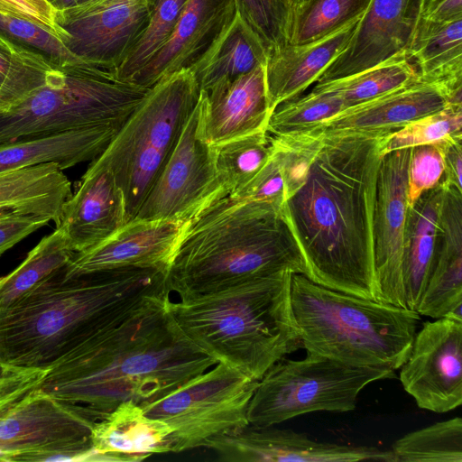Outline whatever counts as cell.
Listing matches in <instances>:
<instances>
[{
	"label": "cell",
	"mask_w": 462,
	"mask_h": 462,
	"mask_svg": "<svg viewBox=\"0 0 462 462\" xmlns=\"http://www.w3.org/2000/svg\"><path fill=\"white\" fill-rule=\"evenodd\" d=\"M313 135L318 142L307 174L282 206L305 276L327 288L380 301L374 216L387 134Z\"/></svg>",
	"instance_id": "1"
},
{
	"label": "cell",
	"mask_w": 462,
	"mask_h": 462,
	"mask_svg": "<svg viewBox=\"0 0 462 462\" xmlns=\"http://www.w3.org/2000/svg\"><path fill=\"white\" fill-rule=\"evenodd\" d=\"M170 296L108 325L51 365L40 388L97 420L120 403L157 401L217 362L182 331Z\"/></svg>",
	"instance_id": "2"
},
{
	"label": "cell",
	"mask_w": 462,
	"mask_h": 462,
	"mask_svg": "<svg viewBox=\"0 0 462 462\" xmlns=\"http://www.w3.org/2000/svg\"><path fill=\"white\" fill-rule=\"evenodd\" d=\"M171 293L168 273L153 268L72 278L60 273L0 309V361L49 368L104 328Z\"/></svg>",
	"instance_id": "3"
},
{
	"label": "cell",
	"mask_w": 462,
	"mask_h": 462,
	"mask_svg": "<svg viewBox=\"0 0 462 462\" xmlns=\"http://www.w3.org/2000/svg\"><path fill=\"white\" fill-rule=\"evenodd\" d=\"M282 206L226 196L187 222L168 272L171 291L185 300L283 270L305 275Z\"/></svg>",
	"instance_id": "4"
},
{
	"label": "cell",
	"mask_w": 462,
	"mask_h": 462,
	"mask_svg": "<svg viewBox=\"0 0 462 462\" xmlns=\"http://www.w3.org/2000/svg\"><path fill=\"white\" fill-rule=\"evenodd\" d=\"M292 273L257 277L209 293L170 301L186 336L202 351L259 381L301 346L291 301Z\"/></svg>",
	"instance_id": "5"
},
{
	"label": "cell",
	"mask_w": 462,
	"mask_h": 462,
	"mask_svg": "<svg viewBox=\"0 0 462 462\" xmlns=\"http://www.w3.org/2000/svg\"><path fill=\"white\" fill-rule=\"evenodd\" d=\"M291 301L301 346L357 367L397 370L407 360L420 315L344 293L292 273Z\"/></svg>",
	"instance_id": "6"
},
{
	"label": "cell",
	"mask_w": 462,
	"mask_h": 462,
	"mask_svg": "<svg viewBox=\"0 0 462 462\" xmlns=\"http://www.w3.org/2000/svg\"><path fill=\"white\" fill-rule=\"evenodd\" d=\"M149 90L83 60L66 64L16 106L0 112V145L86 127H121Z\"/></svg>",
	"instance_id": "7"
},
{
	"label": "cell",
	"mask_w": 462,
	"mask_h": 462,
	"mask_svg": "<svg viewBox=\"0 0 462 462\" xmlns=\"http://www.w3.org/2000/svg\"><path fill=\"white\" fill-rule=\"evenodd\" d=\"M200 90L189 69L152 87L105 151L92 162L108 169L123 191L126 221L134 219L196 107Z\"/></svg>",
	"instance_id": "8"
},
{
	"label": "cell",
	"mask_w": 462,
	"mask_h": 462,
	"mask_svg": "<svg viewBox=\"0 0 462 462\" xmlns=\"http://www.w3.org/2000/svg\"><path fill=\"white\" fill-rule=\"evenodd\" d=\"M393 375L391 369L351 366L310 352L300 360L282 359L258 381L248 422L268 427L314 411H350L366 385Z\"/></svg>",
	"instance_id": "9"
},
{
	"label": "cell",
	"mask_w": 462,
	"mask_h": 462,
	"mask_svg": "<svg viewBox=\"0 0 462 462\" xmlns=\"http://www.w3.org/2000/svg\"><path fill=\"white\" fill-rule=\"evenodd\" d=\"M258 384L238 370L217 363L168 395L140 404L144 414L173 429L171 452L207 445L249 425L247 411Z\"/></svg>",
	"instance_id": "10"
},
{
	"label": "cell",
	"mask_w": 462,
	"mask_h": 462,
	"mask_svg": "<svg viewBox=\"0 0 462 462\" xmlns=\"http://www.w3.org/2000/svg\"><path fill=\"white\" fill-rule=\"evenodd\" d=\"M96 415L37 387L0 413V460L69 452L79 461H100L91 442Z\"/></svg>",
	"instance_id": "11"
},
{
	"label": "cell",
	"mask_w": 462,
	"mask_h": 462,
	"mask_svg": "<svg viewBox=\"0 0 462 462\" xmlns=\"http://www.w3.org/2000/svg\"><path fill=\"white\" fill-rule=\"evenodd\" d=\"M199 117V99L134 218L189 222L228 196L217 171L213 147L198 134Z\"/></svg>",
	"instance_id": "12"
},
{
	"label": "cell",
	"mask_w": 462,
	"mask_h": 462,
	"mask_svg": "<svg viewBox=\"0 0 462 462\" xmlns=\"http://www.w3.org/2000/svg\"><path fill=\"white\" fill-rule=\"evenodd\" d=\"M151 0H101L59 12L65 47L76 58L116 73L147 26Z\"/></svg>",
	"instance_id": "13"
},
{
	"label": "cell",
	"mask_w": 462,
	"mask_h": 462,
	"mask_svg": "<svg viewBox=\"0 0 462 462\" xmlns=\"http://www.w3.org/2000/svg\"><path fill=\"white\" fill-rule=\"evenodd\" d=\"M403 389L423 410L450 411L462 403V319L426 321L399 368Z\"/></svg>",
	"instance_id": "14"
},
{
	"label": "cell",
	"mask_w": 462,
	"mask_h": 462,
	"mask_svg": "<svg viewBox=\"0 0 462 462\" xmlns=\"http://www.w3.org/2000/svg\"><path fill=\"white\" fill-rule=\"evenodd\" d=\"M411 148L382 156L374 216V260L380 301L406 308L403 258Z\"/></svg>",
	"instance_id": "15"
},
{
	"label": "cell",
	"mask_w": 462,
	"mask_h": 462,
	"mask_svg": "<svg viewBox=\"0 0 462 462\" xmlns=\"http://www.w3.org/2000/svg\"><path fill=\"white\" fill-rule=\"evenodd\" d=\"M225 462H396L390 450L319 442L291 430L248 425L207 447Z\"/></svg>",
	"instance_id": "16"
},
{
	"label": "cell",
	"mask_w": 462,
	"mask_h": 462,
	"mask_svg": "<svg viewBox=\"0 0 462 462\" xmlns=\"http://www.w3.org/2000/svg\"><path fill=\"white\" fill-rule=\"evenodd\" d=\"M187 222L134 218L97 245L75 253L62 272L72 278L117 268L169 272Z\"/></svg>",
	"instance_id": "17"
},
{
	"label": "cell",
	"mask_w": 462,
	"mask_h": 462,
	"mask_svg": "<svg viewBox=\"0 0 462 462\" xmlns=\"http://www.w3.org/2000/svg\"><path fill=\"white\" fill-rule=\"evenodd\" d=\"M422 0H371L345 50L317 83L348 77L406 51Z\"/></svg>",
	"instance_id": "18"
},
{
	"label": "cell",
	"mask_w": 462,
	"mask_h": 462,
	"mask_svg": "<svg viewBox=\"0 0 462 462\" xmlns=\"http://www.w3.org/2000/svg\"><path fill=\"white\" fill-rule=\"evenodd\" d=\"M198 134L208 145L267 131L269 106L265 66L200 91Z\"/></svg>",
	"instance_id": "19"
},
{
	"label": "cell",
	"mask_w": 462,
	"mask_h": 462,
	"mask_svg": "<svg viewBox=\"0 0 462 462\" xmlns=\"http://www.w3.org/2000/svg\"><path fill=\"white\" fill-rule=\"evenodd\" d=\"M450 103L439 87L420 79L363 103L300 132L311 134H390Z\"/></svg>",
	"instance_id": "20"
},
{
	"label": "cell",
	"mask_w": 462,
	"mask_h": 462,
	"mask_svg": "<svg viewBox=\"0 0 462 462\" xmlns=\"http://www.w3.org/2000/svg\"><path fill=\"white\" fill-rule=\"evenodd\" d=\"M236 13L234 0H187L167 42L131 82L151 88L163 78L190 69Z\"/></svg>",
	"instance_id": "21"
},
{
	"label": "cell",
	"mask_w": 462,
	"mask_h": 462,
	"mask_svg": "<svg viewBox=\"0 0 462 462\" xmlns=\"http://www.w3.org/2000/svg\"><path fill=\"white\" fill-rule=\"evenodd\" d=\"M126 222L124 194L113 173L91 161L78 189L64 203L57 225L64 227L70 247L79 253L102 242Z\"/></svg>",
	"instance_id": "22"
},
{
	"label": "cell",
	"mask_w": 462,
	"mask_h": 462,
	"mask_svg": "<svg viewBox=\"0 0 462 462\" xmlns=\"http://www.w3.org/2000/svg\"><path fill=\"white\" fill-rule=\"evenodd\" d=\"M361 17L319 40L288 43L268 55L265 79L272 113L280 104L300 97L317 82L345 50Z\"/></svg>",
	"instance_id": "23"
},
{
	"label": "cell",
	"mask_w": 462,
	"mask_h": 462,
	"mask_svg": "<svg viewBox=\"0 0 462 462\" xmlns=\"http://www.w3.org/2000/svg\"><path fill=\"white\" fill-rule=\"evenodd\" d=\"M416 311L462 319V205L457 201L441 208L433 266Z\"/></svg>",
	"instance_id": "24"
},
{
	"label": "cell",
	"mask_w": 462,
	"mask_h": 462,
	"mask_svg": "<svg viewBox=\"0 0 462 462\" xmlns=\"http://www.w3.org/2000/svg\"><path fill=\"white\" fill-rule=\"evenodd\" d=\"M172 432L167 423L146 416L139 404L127 401L95 422L91 442L102 461H140L171 452Z\"/></svg>",
	"instance_id": "25"
},
{
	"label": "cell",
	"mask_w": 462,
	"mask_h": 462,
	"mask_svg": "<svg viewBox=\"0 0 462 462\" xmlns=\"http://www.w3.org/2000/svg\"><path fill=\"white\" fill-rule=\"evenodd\" d=\"M120 127L103 125L69 130L0 145V172L56 163L63 171L100 155Z\"/></svg>",
	"instance_id": "26"
},
{
	"label": "cell",
	"mask_w": 462,
	"mask_h": 462,
	"mask_svg": "<svg viewBox=\"0 0 462 462\" xmlns=\"http://www.w3.org/2000/svg\"><path fill=\"white\" fill-rule=\"evenodd\" d=\"M420 80L462 104V19L437 23L420 17L406 49Z\"/></svg>",
	"instance_id": "27"
},
{
	"label": "cell",
	"mask_w": 462,
	"mask_h": 462,
	"mask_svg": "<svg viewBox=\"0 0 462 462\" xmlns=\"http://www.w3.org/2000/svg\"><path fill=\"white\" fill-rule=\"evenodd\" d=\"M71 194V183L56 163L0 172V210L46 217L57 225Z\"/></svg>",
	"instance_id": "28"
},
{
	"label": "cell",
	"mask_w": 462,
	"mask_h": 462,
	"mask_svg": "<svg viewBox=\"0 0 462 462\" xmlns=\"http://www.w3.org/2000/svg\"><path fill=\"white\" fill-rule=\"evenodd\" d=\"M444 186L424 191L408 208L403 258V286L406 308L415 310L433 266L439 216Z\"/></svg>",
	"instance_id": "29"
},
{
	"label": "cell",
	"mask_w": 462,
	"mask_h": 462,
	"mask_svg": "<svg viewBox=\"0 0 462 462\" xmlns=\"http://www.w3.org/2000/svg\"><path fill=\"white\" fill-rule=\"evenodd\" d=\"M267 53L236 12L214 42L189 69L200 91L233 80L266 64Z\"/></svg>",
	"instance_id": "30"
},
{
	"label": "cell",
	"mask_w": 462,
	"mask_h": 462,
	"mask_svg": "<svg viewBox=\"0 0 462 462\" xmlns=\"http://www.w3.org/2000/svg\"><path fill=\"white\" fill-rule=\"evenodd\" d=\"M74 254L64 227L57 225L14 270L0 277V309L62 273Z\"/></svg>",
	"instance_id": "31"
},
{
	"label": "cell",
	"mask_w": 462,
	"mask_h": 462,
	"mask_svg": "<svg viewBox=\"0 0 462 462\" xmlns=\"http://www.w3.org/2000/svg\"><path fill=\"white\" fill-rule=\"evenodd\" d=\"M419 79L416 67L402 51L356 74L317 83L313 89L338 95L346 108Z\"/></svg>",
	"instance_id": "32"
},
{
	"label": "cell",
	"mask_w": 462,
	"mask_h": 462,
	"mask_svg": "<svg viewBox=\"0 0 462 462\" xmlns=\"http://www.w3.org/2000/svg\"><path fill=\"white\" fill-rule=\"evenodd\" d=\"M57 68L0 35V112L9 111L43 86Z\"/></svg>",
	"instance_id": "33"
},
{
	"label": "cell",
	"mask_w": 462,
	"mask_h": 462,
	"mask_svg": "<svg viewBox=\"0 0 462 462\" xmlns=\"http://www.w3.org/2000/svg\"><path fill=\"white\" fill-rule=\"evenodd\" d=\"M212 147L218 177L227 195H231L245 186L269 161L274 151V138L267 131H261Z\"/></svg>",
	"instance_id": "34"
},
{
	"label": "cell",
	"mask_w": 462,
	"mask_h": 462,
	"mask_svg": "<svg viewBox=\"0 0 462 462\" xmlns=\"http://www.w3.org/2000/svg\"><path fill=\"white\" fill-rule=\"evenodd\" d=\"M391 451L396 462H462V420L456 417L407 433Z\"/></svg>",
	"instance_id": "35"
},
{
	"label": "cell",
	"mask_w": 462,
	"mask_h": 462,
	"mask_svg": "<svg viewBox=\"0 0 462 462\" xmlns=\"http://www.w3.org/2000/svg\"><path fill=\"white\" fill-rule=\"evenodd\" d=\"M371 0H308L295 11L290 43L319 40L361 17Z\"/></svg>",
	"instance_id": "36"
},
{
	"label": "cell",
	"mask_w": 462,
	"mask_h": 462,
	"mask_svg": "<svg viewBox=\"0 0 462 462\" xmlns=\"http://www.w3.org/2000/svg\"><path fill=\"white\" fill-rule=\"evenodd\" d=\"M236 12L263 46L267 57L291 42L294 0H234Z\"/></svg>",
	"instance_id": "37"
},
{
	"label": "cell",
	"mask_w": 462,
	"mask_h": 462,
	"mask_svg": "<svg viewBox=\"0 0 462 462\" xmlns=\"http://www.w3.org/2000/svg\"><path fill=\"white\" fill-rule=\"evenodd\" d=\"M346 108L332 92L313 89L307 95L280 104L271 114L267 132L284 135L306 131Z\"/></svg>",
	"instance_id": "38"
},
{
	"label": "cell",
	"mask_w": 462,
	"mask_h": 462,
	"mask_svg": "<svg viewBox=\"0 0 462 462\" xmlns=\"http://www.w3.org/2000/svg\"><path fill=\"white\" fill-rule=\"evenodd\" d=\"M187 0H151L148 23L116 70L129 82L162 47L172 33Z\"/></svg>",
	"instance_id": "39"
},
{
	"label": "cell",
	"mask_w": 462,
	"mask_h": 462,
	"mask_svg": "<svg viewBox=\"0 0 462 462\" xmlns=\"http://www.w3.org/2000/svg\"><path fill=\"white\" fill-rule=\"evenodd\" d=\"M462 135V104H449L445 108L416 119L384 138L382 154L418 145L443 142Z\"/></svg>",
	"instance_id": "40"
},
{
	"label": "cell",
	"mask_w": 462,
	"mask_h": 462,
	"mask_svg": "<svg viewBox=\"0 0 462 462\" xmlns=\"http://www.w3.org/2000/svg\"><path fill=\"white\" fill-rule=\"evenodd\" d=\"M0 35L41 54L56 67L81 60L71 54L57 36L46 29L0 11Z\"/></svg>",
	"instance_id": "41"
},
{
	"label": "cell",
	"mask_w": 462,
	"mask_h": 462,
	"mask_svg": "<svg viewBox=\"0 0 462 462\" xmlns=\"http://www.w3.org/2000/svg\"><path fill=\"white\" fill-rule=\"evenodd\" d=\"M443 173L442 142L411 147L408 171V208H411L424 191L437 186Z\"/></svg>",
	"instance_id": "42"
},
{
	"label": "cell",
	"mask_w": 462,
	"mask_h": 462,
	"mask_svg": "<svg viewBox=\"0 0 462 462\" xmlns=\"http://www.w3.org/2000/svg\"><path fill=\"white\" fill-rule=\"evenodd\" d=\"M228 196L283 205L285 201L284 173L275 141L273 153L265 165L245 186Z\"/></svg>",
	"instance_id": "43"
},
{
	"label": "cell",
	"mask_w": 462,
	"mask_h": 462,
	"mask_svg": "<svg viewBox=\"0 0 462 462\" xmlns=\"http://www.w3.org/2000/svg\"><path fill=\"white\" fill-rule=\"evenodd\" d=\"M49 370L18 366L0 361V413L39 387Z\"/></svg>",
	"instance_id": "44"
},
{
	"label": "cell",
	"mask_w": 462,
	"mask_h": 462,
	"mask_svg": "<svg viewBox=\"0 0 462 462\" xmlns=\"http://www.w3.org/2000/svg\"><path fill=\"white\" fill-rule=\"evenodd\" d=\"M0 11L46 29L62 42L66 38L58 24L59 11L46 0H0Z\"/></svg>",
	"instance_id": "45"
},
{
	"label": "cell",
	"mask_w": 462,
	"mask_h": 462,
	"mask_svg": "<svg viewBox=\"0 0 462 462\" xmlns=\"http://www.w3.org/2000/svg\"><path fill=\"white\" fill-rule=\"evenodd\" d=\"M51 220L34 215H14L0 223V256Z\"/></svg>",
	"instance_id": "46"
},
{
	"label": "cell",
	"mask_w": 462,
	"mask_h": 462,
	"mask_svg": "<svg viewBox=\"0 0 462 462\" xmlns=\"http://www.w3.org/2000/svg\"><path fill=\"white\" fill-rule=\"evenodd\" d=\"M444 173L440 182L446 188L462 191V135L442 142Z\"/></svg>",
	"instance_id": "47"
},
{
	"label": "cell",
	"mask_w": 462,
	"mask_h": 462,
	"mask_svg": "<svg viewBox=\"0 0 462 462\" xmlns=\"http://www.w3.org/2000/svg\"><path fill=\"white\" fill-rule=\"evenodd\" d=\"M420 17L437 23L462 19V0H422Z\"/></svg>",
	"instance_id": "48"
},
{
	"label": "cell",
	"mask_w": 462,
	"mask_h": 462,
	"mask_svg": "<svg viewBox=\"0 0 462 462\" xmlns=\"http://www.w3.org/2000/svg\"><path fill=\"white\" fill-rule=\"evenodd\" d=\"M57 11L60 12L75 5L77 0H46Z\"/></svg>",
	"instance_id": "49"
},
{
	"label": "cell",
	"mask_w": 462,
	"mask_h": 462,
	"mask_svg": "<svg viewBox=\"0 0 462 462\" xmlns=\"http://www.w3.org/2000/svg\"><path fill=\"white\" fill-rule=\"evenodd\" d=\"M14 215H18V214H14L10 211L0 210V223L8 219L9 217H13Z\"/></svg>",
	"instance_id": "50"
},
{
	"label": "cell",
	"mask_w": 462,
	"mask_h": 462,
	"mask_svg": "<svg viewBox=\"0 0 462 462\" xmlns=\"http://www.w3.org/2000/svg\"><path fill=\"white\" fill-rule=\"evenodd\" d=\"M98 1H101V0H77L75 5H89V4L98 2Z\"/></svg>",
	"instance_id": "51"
},
{
	"label": "cell",
	"mask_w": 462,
	"mask_h": 462,
	"mask_svg": "<svg viewBox=\"0 0 462 462\" xmlns=\"http://www.w3.org/2000/svg\"><path fill=\"white\" fill-rule=\"evenodd\" d=\"M294 1H295L296 9H297L298 7L302 5L304 3H306L308 0H294Z\"/></svg>",
	"instance_id": "52"
}]
</instances>
